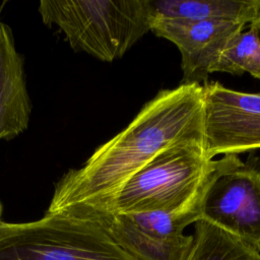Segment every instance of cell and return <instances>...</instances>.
Segmentation results:
<instances>
[{"label": "cell", "mask_w": 260, "mask_h": 260, "mask_svg": "<svg viewBox=\"0 0 260 260\" xmlns=\"http://www.w3.org/2000/svg\"><path fill=\"white\" fill-rule=\"evenodd\" d=\"M203 88L198 83L159 91L130 124L57 183L47 213L93 209L165 149L202 141ZM203 142V141H202Z\"/></svg>", "instance_id": "cell-1"}, {"label": "cell", "mask_w": 260, "mask_h": 260, "mask_svg": "<svg viewBox=\"0 0 260 260\" xmlns=\"http://www.w3.org/2000/svg\"><path fill=\"white\" fill-rule=\"evenodd\" d=\"M216 164L206 155L202 141L179 143L157 154L99 207L70 214L199 209Z\"/></svg>", "instance_id": "cell-2"}, {"label": "cell", "mask_w": 260, "mask_h": 260, "mask_svg": "<svg viewBox=\"0 0 260 260\" xmlns=\"http://www.w3.org/2000/svg\"><path fill=\"white\" fill-rule=\"evenodd\" d=\"M38 10L73 50L104 62L123 57L152 26L149 0H41Z\"/></svg>", "instance_id": "cell-3"}, {"label": "cell", "mask_w": 260, "mask_h": 260, "mask_svg": "<svg viewBox=\"0 0 260 260\" xmlns=\"http://www.w3.org/2000/svg\"><path fill=\"white\" fill-rule=\"evenodd\" d=\"M0 260H137L94 220L65 212L0 222Z\"/></svg>", "instance_id": "cell-4"}, {"label": "cell", "mask_w": 260, "mask_h": 260, "mask_svg": "<svg viewBox=\"0 0 260 260\" xmlns=\"http://www.w3.org/2000/svg\"><path fill=\"white\" fill-rule=\"evenodd\" d=\"M199 203L203 219L238 238L260 256V169L237 154L216 159Z\"/></svg>", "instance_id": "cell-5"}, {"label": "cell", "mask_w": 260, "mask_h": 260, "mask_svg": "<svg viewBox=\"0 0 260 260\" xmlns=\"http://www.w3.org/2000/svg\"><path fill=\"white\" fill-rule=\"evenodd\" d=\"M203 88V149L217 154H238L260 149V92L228 88L217 81Z\"/></svg>", "instance_id": "cell-6"}, {"label": "cell", "mask_w": 260, "mask_h": 260, "mask_svg": "<svg viewBox=\"0 0 260 260\" xmlns=\"http://www.w3.org/2000/svg\"><path fill=\"white\" fill-rule=\"evenodd\" d=\"M247 24L228 20H155L151 31L177 46L181 53L182 83L207 81L209 70L230 40Z\"/></svg>", "instance_id": "cell-7"}, {"label": "cell", "mask_w": 260, "mask_h": 260, "mask_svg": "<svg viewBox=\"0 0 260 260\" xmlns=\"http://www.w3.org/2000/svg\"><path fill=\"white\" fill-rule=\"evenodd\" d=\"M30 112L23 58L16 50L10 27L0 20V140L26 130Z\"/></svg>", "instance_id": "cell-8"}, {"label": "cell", "mask_w": 260, "mask_h": 260, "mask_svg": "<svg viewBox=\"0 0 260 260\" xmlns=\"http://www.w3.org/2000/svg\"><path fill=\"white\" fill-rule=\"evenodd\" d=\"M73 215L96 221L116 244L137 260H187L194 242L190 235L174 241L157 240L140 231L125 214L87 212Z\"/></svg>", "instance_id": "cell-9"}, {"label": "cell", "mask_w": 260, "mask_h": 260, "mask_svg": "<svg viewBox=\"0 0 260 260\" xmlns=\"http://www.w3.org/2000/svg\"><path fill=\"white\" fill-rule=\"evenodd\" d=\"M155 20H228L252 23L260 12V0H149Z\"/></svg>", "instance_id": "cell-10"}, {"label": "cell", "mask_w": 260, "mask_h": 260, "mask_svg": "<svg viewBox=\"0 0 260 260\" xmlns=\"http://www.w3.org/2000/svg\"><path fill=\"white\" fill-rule=\"evenodd\" d=\"M194 242L187 260H259L249 246L225 231L203 220L195 222Z\"/></svg>", "instance_id": "cell-11"}, {"label": "cell", "mask_w": 260, "mask_h": 260, "mask_svg": "<svg viewBox=\"0 0 260 260\" xmlns=\"http://www.w3.org/2000/svg\"><path fill=\"white\" fill-rule=\"evenodd\" d=\"M224 72L235 75L249 73L260 79V34L254 22L249 29L234 36L222 49L209 73Z\"/></svg>", "instance_id": "cell-12"}, {"label": "cell", "mask_w": 260, "mask_h": 260, "mask_svg": "<svg viewBox=\"0 0 260 260\" xmlns=\"http://www.w3.org/2000/svg\"><path fill=\"white\" fill-rule=\"evenodd\" d=\"M125 215L140 231L161 241H174L182 238L186 226L200 219L199 209L173 212L156 210Z\"/></svg>", "instance_id": "cell-13"}, {"label": "cell", "mask_w": 260, "mask_h": 260, "mask_svg": "<svg viewBox=\"0 0 260 260\" xmlns=\"http://www.w3.org/2000/svg\"><path fill=\"white\" fill-rule=\"evenodd\" d=\"M253 22L256 24V26H257V28H258V30H259V34H260V12H259L257 18H256Z\"/></svg>", "instance_id": "cell-14"}, {"label": "cell", "mask_w": 260, "mask_h": 260, "mask_svg": "<svg viewBox=\"0 0 260 260\" xmlns=\"http://www.w3.org/2000/svg\"><path fill=\"white\" fill-rule=\"evenodd\" d=\"M1 213H2V206H1V203H0V218H1ZM0 222H1V219H0Z\"/></svg>", "instance_id": "cell-15"}, {"label": "cell", "mask_w": 260, "mask_h": 260, "mask_svg": "<svg viewBox=\"0 0 260 260\" xmlns=\"http://www.w3.org/2000/svg\"><path fill=\"white\" fill-rule=\"evenodd\" d=\"M259 260H260V259H259Z\"/></svg>", "instance_id": "cell-16"}]
</instances>
